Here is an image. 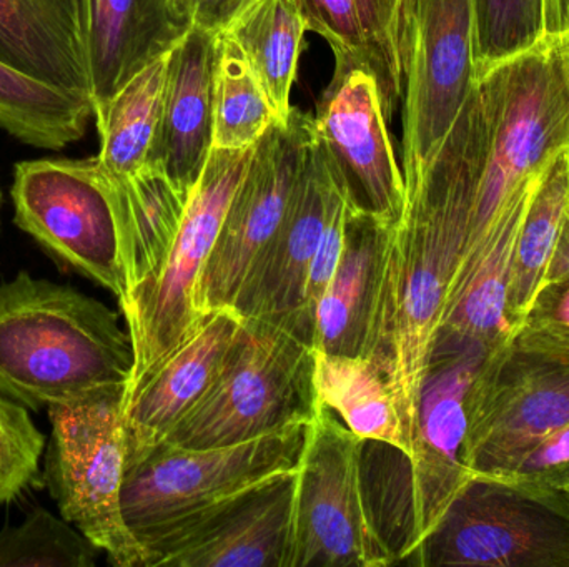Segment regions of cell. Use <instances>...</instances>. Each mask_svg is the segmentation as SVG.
I'll return each instance as SVG.
<instances>
[{
	"instance_id": "cell-22",
	"label": "cell",
	"mask_w": 569,
	"mask_h": 567,
	"mask_svg": "<svg viewBox=\"0 0 569 567\" xmlns=\"http://www.w3.org/2000/svg\"><path fill=\"white\" fill-rule=\"evenodd\" d=\"M0 62L90 99L83 0H0Z\"/></svg>"
},
{
	"instance_id": "cell-29",
	"label": "cell",
	"mask_w": 569,
	"mask_h": 567,
	"mask_svg": "<svg viewBox=\"0 0 569 567\" xmlns=\"http://www.w3.org/2000/svg\"><path fill=\"white\" fill-rule=\"evenodd\" d=\"M92 100L30 79L0 62V129L36 149L62 150L82 139Z\"/></svg>"
},
{
	"instance_id": "cell-17",
	"label": "cell",
	"mask_w": 569,
	"mask_h": 567,
	"mask_svg": "<svg viewBox=\"0 0 569 567\" xmlns=\"http://www.w3.org/2000/svg\"><path fill=\"white\" fill-rule=\"evenodd\" d=\"M233 308L207 312L196 328L123 398L127 466L159 448L200 402L242 332Z\"/></svg>"
},
{
	"instance_id": "cell-27",
	"label": "cell",
	"mask_w": 569,
	"mask_h": 567,
	"mask_svg": "<svg viewBox=\"0 0 569 567\" xmlns=\"http://www.w3.org/2000/svg\"><path fill=\"white\" fill-rule=\"evenodd\" d=\"M169 53L153 60L109 102L93 109L100 150L97 160L112 176H129L147 165L162 112Z\"/></svg>"
},
{
	"instance_id": "cell-12",
	"label": "cell",
	"mask_w": 569,
	"mask_h": 567,
	"mask_svg": "<svg viewBox=\"0 0 569 567\" xmlns=\"http://www.w3.org/2000/svg\"><path fill=\"white\" fill-rule=\"evenodd\" d=\"M477 82L473 0H413L405 62V182L437 155Z\"/></svg>"
},
{
	"instance_id": "cell-1",
	"label": "cell",
	"mask_w": 569,
	"mask_h": 567,
	"mask_svg": "<svg viewBox=\"0 0 569 567\" xmlns=\"http://www.w3.org/2000/svg\"><path fill=\"white\" fill-rule=\"evenodd\" d=\"M480 146L475 85L437 155L405 182L407 202L381 253L363 355L390 382L413 455L428 362L470 235Z\"/></svg>"
},
{
	"instance_id": "cell-36",
	"label": "cell",
	"mask_w": 569,
	"mask_h": 567,
	"mask_svg": "<svg viewBox=\"0 0 569 567\" xmlns=\"http://www.w3.org/2000/svg\"><path fill=\"white\" fill-rule=\"evenodd\" d=\"M249 0H169L176 19L187 29L219 36Z\"/></svg>"
},
{
	"instance_id": "cell-10",
	"label": "cell",
	"mask_w": 569,
	"mask_h": 567,
	"mask_svg": "<svg viewBox=\"0 0 569 567\" xmlns=\"http://www.w3.org/2000/svg\"><path fill=\"white\" fill-rule=\"evenodd\" d=\"M10 196L13 222L22 232L119 302L123 298L119 220L97 156L17 163Z\"/></svg>"
},
{
	"instance_id": "cell-35",
	"label": "cell",
	"mask_w": 569,
	"mask_h": 567,
	"mask_svg": "<svg viewBox=\"0 0 569 567\" xmlns=\"http://www.w3.org/2000/svg\"><path fill=\"white\" fill-rule=\"evenodd\" d=\"M505 476L528 479L551 488L569 489V423L525 453Z\"/></svg>"
},
{
	"instance_id": "cell-21",
	"label": "cell",
	"mask_w": 569,
	"mask_h": 567,
	"mask_svg": "<svg viewBox=\"0 0 569 567\" xmlns=\"http://www.w3.org/2000/svg\"><path fill=\"white\" fill-rule=\"evenodd\" d=\"M83 22L93 109L190 30L176 19L169 0H83Z\"/></svg>"
},
{
	"instance_id": "cell-28",
	"label": "cell",
	"mask_w": 569,
	"mask_h": 567,
	"mask_svg": "<svg viewBox=\"0 0 569 567\" xmlns=\"http://www.w3.org/2000/svg\"><path fill=\"white\" fill-rule=\"evenodd\" d=\"M568 205L569 145L541 173L518 233L508 293V316L517 330L543 286Z\"/></svg>"
},
{
	"instance_id": "cell-16",
	"label": "cell",
	"mask_w": 569,
	"mask_h": 567,
	"mask_svg": "<svg viewBox=\"0 0 569 567\" xmlns=\"http://www.w3.org/2000/svg\"><path fill=\"white\" fill-rule=\"evenodd\" d=\"M340 180V170L317 133L282 222L253 263L233 306L243 318L277 323L311 345L313 333L305 316V286Z\"/></svg>"
},
{
	"instance_id": "cell-5",
	"label": "cell",
	"mask_w": 569,
	"mask_h": 567,
	"mask_svg": "<svg viewBox=\"0 0 569 567\" xmlns=\"http://www.w3.org/2000/svg\"><path fill=\"white\" fill-rule=\"evenodd\" d=\"M308 423L216 448L159 446L127 466L123 519L143 551L187 519L297 468Z\"/></svg>"
},
{
	"instance_id": "cell-37",
	"label": "cell",
	"mask_w": 569,
	"mask_h": 567,
	"mask_svg": "<svg viewBox=\"0 0 569 567\" xmlns=\"http://www.w3.org/2000/svg\"><path fill=\"white\" fill-rule=\"evenodd\" d=\"M569 280V205L567 215H565L563 225H561L560 235H558L557 246L553 250L550 265H548L547 275H545L543 286L563 283ZM541 286V288H543Z\"/></svg>"
},
{
	"instance_id": "cell-4",
	"label": "cell",
	"mask_w": 569,
	"mask_h": 567,
	"mask_svg": "<svg viewBox=\"0 0 569 567\" xmlns=\"http://www.w3.org/2000/svg\"><path fill=\"white\" fill-rule=\"evenodd\" d=\"M403 563L420 567H569V502L513 476H470Z\"/></svg>"
},
{
	"instance_id": "cell-3",
	"label": "cell",
	"mask_w": 569,
	"mask_h": 567,
	"mask_svg": "<svg viewBox=\"0 0 569 567\" xmlns=\"http://www.w3.org/2000/svg\"><path fill=\"white\" fill-rule=\"evenodd\" d=\"M313 348L277 323L243 318L222 372L160 446L216 448L310 422Z\"/></svg>"
},
{
	"instance_id": "cell-30",
	"label": "cell",
	"mask_w": 569,
	"mask_h": 567,
	"mask_svg": "<svg viewBox=\"0 0 569 567\" xmlns=\"http://www.w3.org/2000/svg\"><path fill=\"white\" fill-rule=\"evenodd\" d=\"M213 149H252L277 122L269 95L233 40L217 36L213 67Z\"/></svg>"
},
{
	"instance_id": "cell-20",
	"label": "cell",
	"mask_w": 569,
	"mask_h": 567,
	"mask_svg": "<svg viewBox=\"0 0 569 567\" xmlns=\"http://www.w3.org/2000/svg\"><path fill=\"white\" fill-rule=\"evenodd\" d=\"M308 30L333 52L335 63L377 79L388 123L403 100L408 27L413 0H298Z\"/></svg>"
},
{
	"instance_id": "cell-33",
	"label": "cell",
	"mask_w": 569,
	"mask_h": 567,
	"mask_svg": "<svg viewBox=\"0 0 569 567\" xmlns=\"http://www.w3.org/2000/svg\"><path fill=\"white\" fill-rule=\"evenodd\" d=\"M46 436L27 406L0 393V505H9L33 486H43L40 458Z\"/></svg>"
},
{
	"instance_id": "cell-26",
	"label": "cell",
	"mask_w": 569,
	"mask_h": 567,
	"mask_svg": "<svg viewBox=\"0 0 569 567\" xmlns=\"http://www.w3.org/2000/svg\"><path fill=\"white\" fill-rule=\"evenodd\" d=\"M307 30L298 0H249L220 32L249 60L280 123L290 115L291 89Z\"/></svg>"
},
{
	"instance_id": "cell-32",
	"label": "cell",
	"mask_w": 569,
	"mask_h": 567,
	"mask_svg": "<svg viewBox=\"0 0 569 567\" xmlns=\"http://www.w3.org/2000/svg\"><path fill=\"white\" fill-rule=\"evenodd\" d=\"M478 79L550 39L545 0H473Z\"/></svg>"
},
{
	"instance_id": "cell-18",
	"label": "cell",
	"mask_w": 569,
	"mask_h": 567,
	"mask_svg": "<svg viewBox=\"0 0 569 567\" xmlns=\"http://www.w3.org/2000/svg\"><path fill=\"white\" fill-rule=\"evenodd\" d=\"M537 183L508 205L490 232L461 260L435 343L477 345L493 352L513 338L517 326L508 316L511 269L518 233Z\"/></svg>"
},
{
	"instance_id": "cell-8",
	"label": "cell",
	"mask_w": 569,
	"mask_h": 567,
	"mask_svg": "<svg viewBox=\"0 0 569 567\" xmlns=\"http://www.w3.org/2000/svg\"><path fill=\"white\" fill-rule=\"evenodd\" d=\"M253 150L212 149L162 265L120 306L136 356L126 396L206 315L196 306L197 285Z\"/></svg>"
},
{
	"instance_id": "cell-7",
	"label": "cell",
	"mask_w": 569,
	"mask_h": 567,
	"mask_svg": "<svg viewBox=\"0 0 569 567\" xmlns=\"http://www.w3.org/2000/svg\"><path fill=\"white\" fill-rule=\"evenodd\" d=\"M365 446L331 409L318 406L297 466L291 567L397 565L368 503Z\"/></svg>"
},
{
	"instance_id": "cell-6",
	"label": "cell",
	"mask_w": 569,
	"mask_h": 567,
	"mask_svg": "<svg viewBox=\"0 0 569 567\" xmlns=\"http://www.w3.org/2000/svg\"><path fill=\"white\" fill-rule=\"evenodd\" d=\"M123 396L126 392H109L47 408L52 436L43 486L62 518L106 553L112 565L146 567V551L122 513Z\"/></svg>"
},
{
	"instance_id": "cell-23",
	"label": "cell",
	"mask_w": 569,
	"mask_h": 567,
	"mask_svg": "<svg viewBox=\"0 0 569 567\" xmlns=\"http://www.w3.org/2000/svg\"><path fill=\"white\" fill-rule=\"evenodd\" d=\"M390 225L361 206L351 209L343 255L315 312L313 352L363 355Z\"/></svg>"
},
{
	"instance_id": "cell-19",
	"label": "cell",
	"mask_w": 569,
	"mask_h": 567,
	"mask_svg": "<svg viewBox=\"0 0 569 567\" xmlns=\"http://www.w3.org/2000/svg\"><path fill=\"white\" fill-rule=\"evenodd\" d=\"M217 36L190 29L169 52L162 112L149 162L190 190L212 152Z\"/></svg>"
},
{
	"instance_id": "cell-11",
	"label": "cell",
	"mask_w": 569,
	"mask_h": 567,
	"mask_svg": "<svg viewBox=\"0 0 569 567\" xmlns=\"http://www.w3.org/2000/svg\"><path fill=\"white\" fill-rule=\"evenodd\" d=\"M315 139L313 115L291 107L287 122L273 123L257 143L197 285L200 313L236 306L253 263L282 222Z\"/></svg>"
},
{
	"instance_id": "cell-24",
	"label": "cell",
	"mask_w": 569,
	"mask_h": 567,
	"mask_svg": "<svg viewBox=\"0 0 569 567\" xmlns=\"http://www.w3.org/2000/svg\"><path fill=\"white\" fill-rule=\"evenodd\" d=\"M107 173V172H106ZM109 176L122 250L123 285L130 293L146 283L162 265L189 203L190 190L149 162L129 176Z\"/></svg>"
},
{
	"instance_id": "cell-38",
	"label": "cell",
	"mask_w": 569,
	"mask_h": 567,
	"mask_svg": "<svg viewBox=\"0 0 569 567\" xmlns=\"http://www.w3.org/2000/svg\"><path fill=\"white\" fill-rule=\"evenodd\" d=\"M548 37L569 33V0H545Z\"/></svg>"
},
{
	"instance_id": "cell-14",
	"label": "cell",
	"mask_w": 569,
	"mask_h": 567,
	"mask_svg": "<svg viewBox=\"0 0 569 567\" xmlns=\"http://www.w3.org/2000/svg\"><path fill=\"white\" fill-rule=\"evenodd\" d=\"M297 468L246 489L146 546V567H291Z\"/></svg>"
},
{
	"instance_id": "cell-25",
	"label": "cell",
	"mask_w": 569,
	"mask_h": 567,
	"mask_svg": "<svg viewBox=\"0 0 569 567\" xmlns=\"http://www.w3.org/2000/svg\"><path fill=\"white\" fill-rule=\"evenodd\" d=\"M313 388L318 403L331 409L358 438L380 443L410 462L413 449L397 398L373 360L313 352Z\"/></svg>"
},
{
	"instance_id": "cell-40",
	"label": "cell",
	"mask_w": 569,
	"mask_h": 567,
	"mask_svg": "<svg viewBox=\"0 0 569 567\" xmlns=\"http://www.w3.org/2000/svg\"><path fill=\"white\" fill-rule=\"evenodd\" d=\"M563 493H565V495H567V498H568V502H569V489H568V492H563Z\"/></svg>"
},
{
	"instance_id": "cell-39",
	"label": "cell",
	"mask_w": 569,
	"mask_h": 567,
	"mask_svg": "<svg viewBox=\"0 0 569 567\" xmlns=\"http://www.w3.org/2000/svg\"><path fill=\"white\" fill-rule=\"evenodd\" d=\"M0 209H2V190H0Z\"/></svg>"
},
{
	"instance_id": "cell-2",
	"label": "cell",
	"mask_w": 569,
	"mask_h": 567,
	"mask_svg": "<svg viewBox=\"0 0 569 567\" xmlns=\"http://www.w3.org/2000/svg\"><path fill=\"white\" fill-rule=\"evenodd\" d=\"M133 363L129 332L99 300L26 272L0 285V393L20 405L127 392Z\"/></svg>"
},
{
	"instance_id": "cell-13",
	"label": "cell",
	"mask_w": 569,
	"mask_h": 567,
	"mask_svg": "<svg viewBox=\"0 0 569 567\" xmlns=\"http://www.w3.org/2000/svg\"><path fill=\"white\" fill-rule=\"evenodd\" d=\"M490 352L477 345L437 342L420 402V428L408 462L407 529L398 549L403 563L433 531L461 486L467 468V398Z\"/></svg>"
},
{
	"instance_id": "cell-15",
	"label": "cell",
	"mask_w": 569,
	"mask_h": 567,
	"mask_svg": "<svg viewBox=\"0 0 569 567\" xmlns=\"http://www.w3.org/2000/svg\"><path fill=\"white\" fill-rule=\"evenodd\" d=\"M313 119L318 139L357 205L385 223L398 222L407 202V185L377 79L360 67L335 63Z\"/></svg>"
},
{
	"instance_id": "cell-9",
	"label": "cell",
	"mask_w": 569,
	"mask_h": 567,
	"mask_svg": "<svg viewBox=\"0 0 569 567\" xmlns=\"http://www.w3.org/2000/svg\"><path fill=\"white\" fill-rule=\"evenodd\" d=\"M467 468L505 476L569 423V352L511 338L488 353L467 398Z\"/></svg>"
},
{
	"instance_id": "cell-34",
	"label": "cell",
	"mask_w": 569,
	"mask_h": 567,
	"mask_svg": "<svg viewBox=\"0 0 569 567\" xmlns=\"http://www.w3.org/2000/svg\"><path fill=\"white\" fill-rule=\"evenodd\" d=\"M513 338L569 352V280L540 290Z\"/></svg>"
},
{
	"instance_id": "cell-31",
	"label": "cell",
	"mask_w": 569,
	"mask_h": 567,
	"mask_svg": "<svg viewBox=\"0 0 569 567\" xmlns=\"http://www.w3.org/2000/svg\"><path fill=\"white\" fill-rule=\"evenodd\" d=\"M99 555L79 529L43 508L0 533V567H93Z\"/></svg>"
}]
</instances>
